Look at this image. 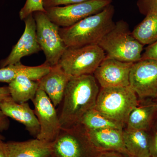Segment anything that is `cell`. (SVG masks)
<instances>
[{"instance_id": "cell-1", "label": "cell", "mask_w": 157, "mask_h": 157, "mask_svg": "<svg viewBox=\"0 0 157 157\" xmlns=\"http://www.w3.org/2000/svg\"><path fill=\"white\" fill-rule=\"evenodd\" d=\"M99 91L93 75L72 77L59 105L60 108L57 111L61 128H70L79 123L83 116L95 107Z\"/></svg>"}, {"instance_id": "cell-2", "label": "cell", "mask_w": 157, "mask_h": 157, "mask_svg": "<svg viewBox=\"0 0 157 157\" xmlns=\"http://www.w3.org/2000/svg\"><path fill=\"white\" fill-rule=\"evenodd\" d=\"M114 13V6L110 4L102 11L81 20L73 25L60 27V35L67 47L98 45L115 25L113 20Z\"/></svg>"}, {"instance_id": "cell-3", "label": "cell", "mask_w": 157, "mask_h": 157, "mask_svg": "<svg viewBox=\"0 0 157 157\" xmlns=\"http://www.w3.org/2000/svg\"><path fill=\"white\" fill-rule=\"evenodd\" d=\"M98 45L107 56L121 61L135 63L142 57L144 45L134 37L123 20L115 23Z\"/></svg>"}, {"instance_id": "cell-4", "label": "cell", "mask_w": 157, "mask_h": 157, "mask_svg": "<svg viewBox=\"0 0 157 157\" xmlns=\"http://www.w3.org/2000/svg\"><path fill=\"white\" fill-rule=\"evenodd\" d=\"M137 95L128 86L101 88L95 109L110 119L124 126L129 114L138 106Z\"/></svg>"}, {"instance_id": "cell-5", "label": "cell", "mask_w": 157, "mask_h": 157, "mask_svg": "<svg viewBox=\"0 0 157 157\" xmlns=\"http://www.w3.org/2000/svg\"><path fill=\"white\" fill-rule=\"evenodd\" d=\"M101 151L94 146L80 124L61 128L52 142L51 157H98Z\"/></svg>"}, {"instance_id": "cell-6", "label": "cell", "mask_w": 157, "mask_h": 157, "mask_svg": "<svg viewBox=\"0 0 157 157\" xmlns=\"http://www.w3.org/2000/svg\"><path fill=\"white\" fill-rule=\"evenodd\" d=\"M106 56L98 45L67 47L58 64L72 77L92 75Z\"/></svg>"}, {"instance_id": "cell-7", "label": "cell", "mask_w": 157, "mask_h": 157, "mask_svg": "<svg viewBox=\"0 0 157 157\" xmlns=\"http://www.w3.org/2000/svg\"><path fill=\"white\" fill-rule=\"evenodd\" d=\"M33 14L36 23L37 40L45 54V63L50 67L56 66L67 48L60 35V27L49 19L46 12L37 11Z\"/></svg>"}, {"instance_id": "cell-8", "label": "cell", "mask_w": 157, "mask_h": 157, "mask_svg": "<svg viewBox=\"0 0 157 157\" xmlns=\"http://www.w3.org/2000/svg\"><path fill=\"white\" fill-rule=\"evenodd\" d=\"M112 0H90L83 2L46 8L49 19L60 28L71 26L86 17L97 14L112 4Z\"/></svg>"}, {"instance_id": "cell-9", "label": "cell", "mask_w": 157, "mask_h": 157, "mask_svg": "<svg viewBox=\"0 0 157 157\" xmlns=\"http://www.w3.org/2000/svg\"><path fill=\"white\" fill-rule=\"evenodd\" d=\"M32 101L40 125V132L36 138L52 143L62 128L56 107L46 94L39 88Z\"/></svg>"}, {"instance_id": "cell-10", "label": "cell", "mask_w": 157, "mask_h": 157, "mask_svg": "<svg viewBox=\"0 0 157 157\" xmlns=\"http://www.w3.org/2000/svg\"><path fill=\"white\" fill-rule=\"evenodd\" d=\"M129 86L139 98L157 95V61L141 59L133 64L129 76Z\"/></svg>"}, {"instance_id": "cell-11", "label": "cell", "mask_w": 157, "mask_h": 157, "mask_svg": "<svg viewBox=\"0 0 157 157\" xmlns=\"http://www.w3.org/2000/svg\"><path fill=\"white\" fill-rule=\"evenodd\" d=\"M106 56L94 73L101 88L129 86L133 64Z\"/></svg>"}, {"instance_id": "cell-12", "label": "cell", "mask_w": 157, "mask_h": 157, "mask_svg": "<svg viewBox=\"0 0 157 157\" xmlns=\"http://www.w3.org/2000/svg\"><path fill=\"white\" fill-rule=\"evenodd\" d=\"M24 21L25 23L24 32L13 46L9 56L0 62V68L20 63L24 57L41 50L37 40L36 27L33 14H30Z\"/></svg>"}, {"instance_id": "cell-13", "label": "cell", "mask_w": 157, "mask_h": 157, "mask_svg": "<svg viewBox=\"0 0 157 157\" xmlns=\"http://www.w3.org/2000/svg\"><path fill=\"white\" fill-rule=\"evenodd\" d=\"M0 107L8 117L22 124L30 135L36 138L40 132V125L34 110L28 102L17 103L10 97L0 102Z\"/></svg>"}, {"instance_id": "cell-14", "label": "cell", "mask_w": 157, "mask_h": 157, "mask_svg": "<svg viewBox=\"0 0 157 157\" xmlns=\"http://www.w3.org/2000/svg\"><path fill=\"white\" fill-rule=\"evenodd\" d=\"M86 131L91 142L99 151H116L132 157L125 146L123 129L106 128Z\"/></svg>"}, {"instance_id": "cell-15", "label": "cell", "mask_w": 157, "mask_h": 157, "mask_svg": "<svg viewBox=\"0 0 157 157\" xmlns=\"http://www.w3.org/2000/svg\"><path fill=\"white\" fill-rule=\"evenodd\" d=\"M72 77L58 64L51 67L49 72L37 82L39 88L46 94L56 107L61 103L67 85Z\"/></svg>"}, {"instance_id": "cell-16", "label": "cell", "mask_w": 157, "mask_h": 157, "mask_svg": "<svg viewBox=\"0 0 157 157\" xmlns=\"http://www.w3.org/2000/svg\"><path fill=\"white\" fill-rule=\"evenodd\" d=\"M8 157L51 156L52 143L37 138L24 141L6 142Z\"/></svg>"}, {"instance_id": "cell-17", "label": "cell", "mask_w": 157, "mask_h": 157, "mask_svg": "<svg viewBox=\"0 0 157 157\" xmlns=\"http://www.w3.org/2000/svg\"><path fill=\"white\" fill-rule=\"evenodd\" d=\"M125 146L132 157H151L150 152V138L144 130L123 129Z\"/></svg>"}, {"instance_id": "cell-18", "label": "cell", "mask_w": 157, "mask_h": 157, "mask_svg": "<svg viewBox=\"0 0 157 157\" xmlns=\"http://www.w3.org/2000/svg\"><path fill=\"white\" fill-rule=\"evenodd\" d=\"M9 84L8 87L11 98L18 103L32 101L39 89L37 81L25 76H17Z\"/></svg>"}, {"instance_id": "cell-19", "label": "cell", "mask_w": 157, "mask_h": 157, "mask_svg": "<svg viewBox=\"0 0 157 157\" xmlns=\"http://www.w3.org/2000/svg\"><path fill=\"white\" fill-rule=\"evenodd\" d=\"M157 110L155 104L138 105L129 114L126 124L127 128L146 131L149 128Z\"/></svg>"}, {"instance_id": "cell-20", "label": "cell", "mask_w": 157, "mask_h": 157, "mask_svg": "<svg viewBox=\"0 0 157 157\" xmlns=\"http://www.w3.org/2000/svg\"><path fill=\"white\" fill-rule=\"evenodd\" d=\"M135 39L143 45H150L157 41V14L145 15V18L132 32Z\"/></svg>"}, {"instance_id": "cell-21", "label": "cell", "mask_w": 157, "mask_h": 157, "mask_svg": "<svg viewBox=\"0 0 157 157\" xmlns=\"http://www.w3.org/2000/svg\"><path fill=\"white\" fill-rule=\"evenodd\" d=\"M78 124L84 127L86 130L106 128L123 129L124 127L123 125L106 117L95 107L87 111L82 117Z\"/></svg>"}, {"instance_id": "cell-22", "label": "cell", "mask_w": 157, "mask_h": 157, "mask_svg": "<svg viewBox=\"0 0 157 157\" xmlns=\"http://www.w3.org/2000/svg\"><path fill=\"white\" fill-rule=\"evenodd\" d=\"M44 0H26L19 12L20 18L24 20L30 14L37 11L46 12L44 7Z\"/></svg>"}, {"instance_id": "cell-23", "label": "cell", "mask_w": 157, "mask_h": 157, "mask_svg": "<svg viewBox=\"0 0 157 157\" xmlns=\"http://www.w3.org/2000/svg\"><path fill=\"white\" fill-rule=\"evenodd\" d=\"M137 5L140 13L144 15L157 14V0H138Z\"/></svg>"}, {"instance_id": "cell-24", "label": "cell", "mask_w": 157, "mask_h": 157, "mask_svg": "<svg viewBox=\"0 0 157 157\" xmlns=\"http://www.w3.org/2000/svg\"><path fill=\"white\" fill-rule=\"evenodd\" d=\"M90 0H44L45 9L56 6H65L83 2Z\"/></svg>"}, {"instance_id": "cell-25", "label": "cell", "mask_w": 157, "mask_h": 157, "mask_svg": "<svg viewBox=\"0 0 157 157\" xmlns=\"http://www.w3.org/2000/svg\"><path fill=\"white\" fill-rule=\"evenodd\" d=\"M141 59H151L157 61V41L148 45L142 54Z\"/></svg>"}, {"instance_id": "cell-26", "label": "cell", "mask_w": 157, "mask_h": 157, "mask_svg": "<svg viewBox=\"0 0 157 157\" xmlns=\"http://www.w3.org/2000/svg\"><path fill=\"white\" fill-rule=\"evenodd\" d=\"M10 121L0 107V133L7 131L10 127Z\"/></svg>"}, {"instance_id": "cell-27", "label": "cell", "mask_w": 157, "mask_h": 157, "mask_svg": "<svg viewBox=\"0 0 157 157\" xmlns=\"http://www.w3.org/2000/svg\"><path fill=\"white\" fill-rule=\"evenodd\" d=\"M150 152L151 157H157V132L151 137L150 142Z\"/></svg>"}, {"instance_id": "cell-28", "label": "cell", "mask_w": 157, "mask_h": 157, "mask_svg": "<svg viewBox=\"0 0 157 157\" xmlns=\"http://www.w3.org/2000/svg\"><path fill=\"white\" fill-rule=\"evenodd\" d=\"M126 156L116 151H102L98 157H125Z\"/></svg>"}, {"instance_id": "cell-29", "label": "cell", "mask_w": 157, "mask_h": 157, "mask_svg": "<svg viewBox=\"0 0 157 157\" xmlns=\"http://www.w3.org/2000/svg\"><path fill=\"white\" fill-rule=\"evenodd\" d=\"M11 97L8 86L0 87V102Z\"/></svg>"}, {"instance_id": "cell-30", "label": "cell", "mask_w": 157, "mask_h": 157, "mask_svg": "<svg viewBox=\"0 0 157 157\" xmlns=\"http://www.w3.org/2000/svg\"><path fill=\"white\" fill-rule=\"evenodd\" d=\"M0 157H8L6 149V142H0Z\"/></svg>"}, {"instance_id": "cell-31", "label": "cell", "mask_w": 157, "mask_h": 157, "mask_svg": "<svg viewBox=\"0 0 157 157\" xmlns=\"http://www.w3.org/2000/svg\"><path fill=\"white\" fill-rule=\"evenodd\" d=\"M5 137H4V136H3L2 135H1V133H0V142L1 141H3L5 140Z\"/></svg>"}, {"instance_id": "cell-32", "label": "cell", "mask_w": 157, "mask_h": 157, "mask_svg": "<svg viewBox=\"0 0 157 157\" xmlns=\"http://www.w3.org/2000/svg\"><path fill=\"white\" fill-rule=\"evenodd\" d=\"M156 98V107H157V96H156V97H155Z\"/></svg>"}, {"instance_id": "cell-33", "label": "cell", "mask_w": 157, "mask_h": 157, "mask_svg": "<svg viewBox=\"0 0 157 157\" xmlns=\"http://www.w3.org/2000/svg\"><path fill=\"white\" fill-rule=\"evenodd\" d=\"M156 132H157V121L156 124Z\"/></svg>"}, {"instance_id": "cell-34", "label": "cell", "mask_w": 157, "mask_h": 157, "mask_svg": "<svg viewBox=\"0 0 157 157\" xmlns=\"http://www.w3.org/2000/svg\"><path fill=\"white\" fill-rule=\"evenodd\" d=\"M125 157H130L127 156H126Z\"/></svg>"}, {"instance_id": "cell-35", "label": "cell", "mask_w": 157, "mask_h": 157, "mask_svg": "<svg viewBox=\"0 0 157 157\" xmlns=\"http://www.w3.org/2000/svg\"><path fill=\"white\" fill-rule=\"evenodd\" d=\"M51 157V156H50V157Z\"/></svg>"}]
</instances>
